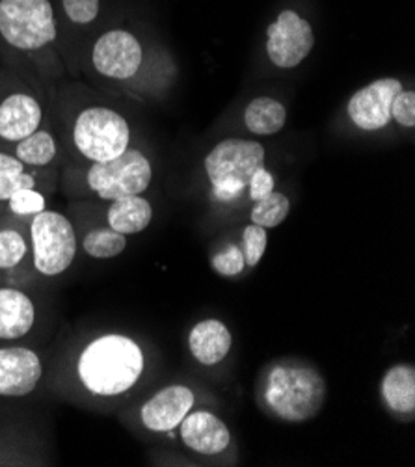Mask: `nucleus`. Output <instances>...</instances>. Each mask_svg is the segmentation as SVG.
Segmentation results:
<instances>
[{
	"label": "nucleus",
	"instance_id": "obj_1",
	"mask_svg": "<svg viewBox=\"0 0 415 467\" xmlns=\"http://www.w3.org/2000/svg\"><path fill=\"white\" fill-rule=\"evenodd\" d=\"M151 348L132 334L101 330L75 341L53 370L55 391L99 411L125 406L150 379Z\"/></svg>",
	"mask_w": 415,
	"mask_h": 467
},
{
	"label": "nucleus",
	"instance_id": "obj_2",
	"mask_svg": "<svg viewBox=\"0 0 415 467\" xmlns=\"http://www.w3.org/2000/svg\"><path fill=\"white\" fill-rule=\"evenodd\" d=\"M109 98L77 82L57 89L49 121L62 148V164L112 161L138 142L129 116Z\"/></svg>",
	"mask_w": 415,
	"mask_h": 467
},
{
	"label": "nucleus",
	"instance_id": "obj_3",
	"mask_svg": "<svg viewBox=\"0 0 415 467\" xmlns=\"http://www.w3.org/2000/svg\"><path fill=\"white\" fill-rule=\"evenodd\" d=\"M58 37L51 0H0V57L47 101L69 75Z\"/></svg>",
	"mask_w": 415,
	"mask_h": 467
},
{
	"label": "nucleus",
	"instance_id": "obj_4",
	"mask_svg": "<svg viewBox=\"0 0 415 467\" xmlns=\"http://www.w3.org/2000/svg\"><path fill=\"white\" fill-rule=\"evenodd\" d=\"M88 80L112 98L146 101L166 88V58L129 28H109L82 55Z\"/></svg>",
	"mask_w": 415,
	"mask_h": 467
},
{
	"label": "nucleus",
	"instance_id": "obj_5",
	"mask_svg": "<svg viewBox=\"0 0 415 467\" xmlns=\"http://www.w3.org/2000/svg\"><path fill=\"white\" fill-rule=\"evenodd\" d=\"M328 399L322 372L298 358L266 363L255 382V400L265 415L280 423L300 425L315 419Z\"/></svg>",
	"mask_w": 415,
	"mask_h": 467
},
{
	"label": "nucleus",
	"instance_id": "obj_6",
	"mask_svg": "<svg viewBox=\"0 0 415 467\" xmlns=\"http://www.w3.org/2000/svg\"><path fill=\"white\" fill-rule=\"evenodd\" d=\"M155 179V164L144 144L134 142L112 161L73 164L60 168L58 189L69 202H110L144 194Z\"/></svg>",
	"mask_w": 415,
	"mask_h": 467
},
{
	"label": "nucleus",
	"instance_id": "obj_7",
	"mask_svg": "<svg viewBox=\"0 0 415 467\" xmlns=\"http://www.w3.org/2000/svg\"><path fill=\"white\" fill-rule=\"evenodd\" d=\"M265 162L266 148L257 140L239 136L220 140L203 159L211 202L229 211L246 207L250 179Z\"/></svg>",
	"mask_w": 415,
	"mask_h": 467
},
{
	"label": "nucleus",
	"instance_id": "obj_8",
	"mask_svg": "<svg viewBox=\"0 0 415 467\" xmlns=\"http://www.w3.org/2000/svg\"><path fill=\"white\" fill-rule=\"evenodd\" d=\"M32 268L36 279H55L64 275L80 252L73 220L57 209H45L26 220Z\"/></svg>",
	"mask_w": 415,
	"mask_h": 467
},
{
	"label": "nucleus",
	"instance_id": "obj_9",
	"mask_svg": "<svg viewBox=\"0 0 415 467\" xmlns=\"http://www.w3.org/2000/svg\"><path fill=\"white\" fill-rule=\"evenodd\" d=\"M49 119V101L14 71L0 69V148H12Z\"/></svg>",
	"mask_w": 415,
	"mask_h": 467
},
{
	"label": "nucleus",
	"instance_id": "obj_10",
	"mask_svg": "<svg viewBox=\"0 0 415 467\" xmlns=\"http://www.w3.org/2000/svg\"><path fill=\"white\" fill-rule=\"evenodd\" d=\"M196 406L198 391L189 384L173 382L159 388L140 402L129 406L121 419L140 432L170 436Z\"/></svg>",
	"mask_w": 415,
	"mask_h": 467
},
{
	"label": "nucleus",
	"instance_id": "obj_11",
	"mask_svg": "<svg viewBox=\"0 0 415 467\" xmlns=\"http://www.w3.org/2000/svg\"><path fill=\"white\" fill-rule=\"evenodd\" d=\"M45 375V358L28 343H0V400L34 395Z\"/></svg>",
	"mask_w": 415,
	"mask_h": 467
},
{
	"label": "nucleus",
	"instance_id": "obj_12",
	"mask_svg": "<svg viewBox=\"0 0 415 467\" xmlns=\"http://www.w3.org/2000/svg\"><path fill=\"white\" fill-rule=\"evenodd\" d=\"M266 57L278 69L298 67L313 51L315 32L295 10H284L266 28Z\"/></svg>",
	"mask_w": 415,
	"mask_h": 467
},
{
	"label": "nucleus",
	"instance_id": "obj_13",
	"mask_svg": "<svg viewBox=\"0 0 415 467\" xmlns=\"http://www.w3.org/2000/svg\"><path fill=\"white\" fill-rule=\"evenodd\" d=\"M175 434L184 449L203 460L222 458L233 447V434L227 423L213 410L202 406L189 411Z\"/></svg>",
	"mask_w": 415,
	"mask_h": 467
},
{
	"label": "nucleus",
	"instance_id": "obj_14",
	"mask_svg": "<svg viewBox=\"0 0 415 467\" xmlns=\"http://www.w3.org/2000/svg\"><path fill=\"white\" fill-rule=\"evenodd\" d=\"M400 89L404 84L395 77H382L356 89L347 103L350 123L363 132H379L389 127L393 123L391 103Z\"/></svg>",
	"mask_w": 415,
	"mask_h": 467
},
{
	"label": "nucleus",
	"instance_id": "obj_15",
	"mask_svg": "<svg viewBox=\"0 0 415 467\" xmlns=\"http://www.w3.org/2000/svg\"><path fill=\"white\" fill-rule=\"evenodd\" d=\"M71 220L77 229L78 248L89 259L109 261L119 257L129 244V237L105 223L91 202L77 200L69 203Z\"/></svg>",
	"mask_w": 415,
	"mask_h": 467
},
{
	"label": "nucleus",
	"instance_id": "obj_16",
	"mask_svg": "<svg viewBox=\"0 0 415 467\" xmlns=\"http://www.w3.org/2000/svg\"><path fill=\"white\" fill-rule=\"evenodd\" d=\"M41 322V307L30 285L0 282V343H26Z\"/></svg>",
	"mask_w": 415,
	"mask_h": 467
},
{
	"label": "nucleus",
	"instance_id": "obj_17",
	"mask_svg": "<svg viewBox=\"0 0 415 467\" xmlns=\"http://www.w3.org/2000/svg\"><path fill=\"white\" fill-rule=\"evenodd\" d=\"M0 282L30 285L36 282L26 220L0 214Z\"/></svg>",
	"mask_w": 415,
	"mask_h": 467
},
{
	"label": "nucleus",
	"instance_id": "obj_18",
	"mask_svg": "<svg viewBox=\"0 0 415 467\" xmlns=\"http://www.w3.org/2000/svg\"><path fill=\"white\" fill-rule=\"evenodd\" d=\"M187 348L191 358L205 368H213L223 363L233 348V334L229 326L214 317L198 320L189 336Z\"/></svg>",
	"mask_w": 415,
	"mask_h": 467
},
{
	"label": "nucleus",
	"instance_id": "obj_19",
	"mask_svg": "<svg viewBox=\"0 0 415 467\" xmlns=\"http://www.w3.org/2000/svg\"><path fill=\"white\" fill-rule=\"evenodd\" d=\"M91 205L109 227L127 237L146 231L155 216L153 203L142 194L123 196L110 202H91Z\"/></svg>",
	"mask_w": 415,
	"mask_h": 467
},
{
	"label": "nucleus",
	"instance_id": "obj_20",
	"mask_svg": "<svg viewBox=\"0 0 415 467\" xmlns=\"http://www.w3.org/2000/svg\"><path fill=\"white\" fill-rule=\"evenodd\" d=\"M380 399L384 408L399 421L411 423L415 419V365L395 363L380 380Z\"/></svg>",
	"mask_w": 415,
	"mask_h": 467
},
{
	"label": "nucleus",
	"instance_id": "obj_21",
	"mask_svg": "<svg viewBox=\"0 0 415 467\" xmlns=\"http://www.w3.org/2000/svg\"><path fill=\"white\" fill-rule=\"evenodd\" d=\"M5 150H10L26 168L32 170L62 168V148L49 119L30 136L23 138L21 142Z\"/></svg>",
	"mask_w": 415,
	"mask_h": 467
},
{
	"label": "nucleus",
	"instance_id": "obj_22",
	"mask_svg": "<svg viewBox=\"0 0 415 467\" xmlns=\"http://www.w3.org/2000/svg\"><path fill=\"white\" fill-rule=\"evenodd\" d=\"M243 119L254 136H274L287 123V107L275 98L261 96L248 103Z\"/></svg>",
	"mask_w": 415,
	"mask_h": 467
},
{
	"label": "nucleus",
	"instance_id": "obj_23",
	"mask_svg": "<svg viewBox=\"0 0 415 467\" xmlns=\"http://www.w3.org/2000/svg\"><path fill=\"white\" fill-rule=\"evenodd\" d=\"M291 213V200L284 192L274 191L268 196L254 202L250 205V222L265 229H275L282 225Z\"/></svg>",
	"mask_w": 415,
	"mask_h": 467
},
{
	"label": "nucleus",
	"instance_id": "obj_24",
	"mask_svg": "<svg viewBox=\"0 0 415 467\" xmlns=\"http://www.w3.org/2000/svg\"><path fill=\"white\" fill-rule=\"evenodd\" d=\"M209 265L222 277H237L244 274L246 261H244L241 243L225 241L218 244L209 257Z\"/></svg>",
	"mask_w": 415,
	"mask_h": 467
},
{
	"label": "nucleus",
	"instance_id": "obj_25",
	"mask_svg": "<svg viewBox=\"0 0 415 467\" xmlns=\"http://www.w3.org/2000/svg\"><path fill=\"white\" fill-rule=\"evenodd\" d=\"M47 192L37 191V189H23L17 191L6 203H5V214H14L17 218L28 220L34 214L47 209L49 203Z\"/></svg>",
	"mask_w": 415,
	"mask_h": 467
},
{
	"label": "nucleus",
	"instance_id": "obj_26",
	"mask_svg": "<svg viewBox=\"0 0 415 467\" xmlns=\"http://www.w3.org/2000/svg\"><path fill=\"white\" fill-rule=\"evenodd\" d=\"M64 19L75 28L91 26L101 14V0H60Z\"/></svg>",
	"mask_w": 415,
	"mask_h": 467
},
{
	"label": "nucleus",
	"instance_id": "obj_27",
	"mask_svg": "<svg viewBox=\"0 0 415 467\" xmlns=\"http://www.w3.org/2000/svg\"><path fill=\"white\" fill-rule=\"evenodd\" d=\"M268 246V229L255 225V223H248L243 233H241V248L244 254V261H246V268H255Z\"/></svg>",
	"mask_w": 415,
	"mask_h": 467
},
{
	"label": "nucleus",
	"instance_id": "obj_28",
	"mask_svg": "<svg viewBox=\"0 0 415 467\" xmlns=\"http://www.w3.org/2000/svg\"><path fill=\"white\" fill-rule=\"evenodd\" d=\"M391 121L402 129L415 127V91L400 89L391 103Z\"/></svg>",
	"mask_w": 415,
	"mask_h": 467
},
{
	"label": "nucleus",
	"instance_id": "obj_29",
	"mask_svg": "<svg viewBox=\"0 0 415 467\" xmlns=\"http://www.w3.org/2000/svg\"><path fill=\"white\" fill-rule=\"evenodd\" d=\"M275 191V177L274 173L266 168V166H261L250 179V184H248V200H250V205L265 196H268L270 192Z\"/></svg>",
	"mask_w": 415,
	"mask_h": 467
},
{
	"label": "nucleus",
	"instance_id": "obj_30",
	"mask_svg": "<svg viewBox=\"0 0 415 467\" xmlns=\"http://www.w3.org/2000/svg\"><path fill=\"white\" fill-rule=\"evenodd\" d=\"M28 170L10 150L0 148V177L5 175H17Z\"/></svg>",
	"mask_w": 415,
	"mask_h": 467
}]
</instances>
